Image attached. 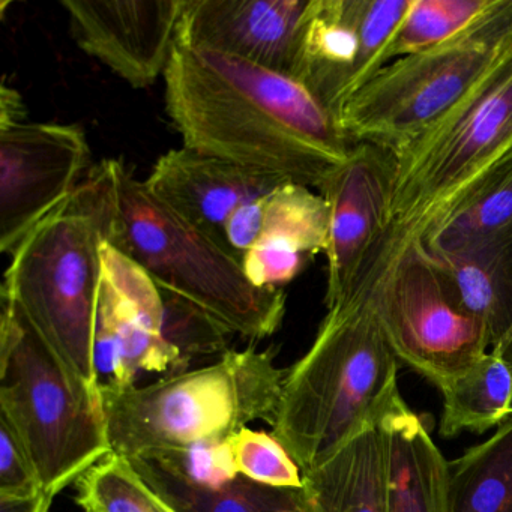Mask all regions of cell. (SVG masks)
<instances>
[{
  "label": "cell",
  "instance_id": "obj_1",
  "mask_svg": "<svg viewBox=\"0 0 512 512\" xmlns=\"http://www.w3.org/2000/svg\"><path fill=\"white\" fill-rule=\"evenodd\" d=\"M164 101L185 148L319 188L355 143L299 80L176 40Z\"/></svg>",
  "mask_w": 512,
  "mask_h": 512
},
{
  "label": "cell",
  "instance_id": "obj_2",
  "mask_svg": "<svg viewBox=\"0 0 512 512\" xmlns=\"http://www.w3.org/2000/svg\"><path fill=\"white\" fill-rule=\"evenodd\" d=\"M115 221L113 160H103L61 208L26 236L11 257L2 284V295L23 308L53 352L97 394L101 253L112 241Z\"/></svg>",
  "mask_w": 512,
  "mask_h": 512
},
{
  "label": "cell",
  "instance_id": "obj_3",
  "mask_svg": "<svg viewBox=\"0 0 512 512\" xmlns=\"http://www.w3.org/2000/svg\"><path fill=\"white\" fill-rule=\"evenodd\" d=\"M398 364L367 302L328 308L310 349L287 368L269 424L302 472L385 419L403 398Z\"/></svg>",
  "mask_w": 512,
  "mask_h": 512
},
{
  "label": "cell",
  "instance_id": "obj_4",
  "mask_svg": "<svg viewBox=\"0 0 512 512\" xmlns=\"http://www.w3.org/2000/svg\"><path fill=\"white\" fill-rule=\"evenodd\" d=\"M286 371L275 365L274 350L248 346L142 388L101 386L112 451L160 457L227 442L251 422L271 424Z\"/></svg>",
  "mask_w": 512,
  "mask_h": 512
},
{
  "label": "cell",
  "instance_id": "obj_5",
  "mask_svg": "<svg viewBox=\"0 0 512 512\" xmlns=\"http://www.w3.org/2000/svg\"><path fill=\"white\" fill-rule=\"evenodd\" d=\"M512 151V49L445 118L395 155L388 226L352 298L367 295L454 200Z\"/></svg>",
  "mask_w": 512,
  "mask_h": 512
},
{
  "label": "cell",
  "instance_id": "obj_6",
  "mask_svg": "<svg viewBox=\"0 0 512 512\" xmlns=\"http://www.w3.org/2000/svg\"><path fill=\"white\" fill-rule=\"evenodd\" d=\"M0 419L25 446L44 493L56 497L112 454L101 394L74 374L2 295Z\"/></svg>",
  "mask_w": 512,
  "mask_h": 512
},
{
  "label": "cell",
  "instance_id": "obj_7",
  "mask_svg": "<svg viewBox=\"0 0 512 512\" xmlns=\"http://www.w3.org/2000/svg\"><path fill=\"white\" fill-rule=\"evenodd\" d=\"M116 221L112 241L158 284L199 304L233 334L263 340L280 329L286 293L259 287L242 263L161 202L145 181L113 160Z\"/></svg>",
  "mask_w": 512,
  "mask_h": 512
},
{
  "label": "cell",
  "instance_id": "obj_8",
  "mask_svg": "<svg viewBox=\"0 0 512 512\" xmlns=\"http://www.w3.org/2000/svg\"><path fill=\"white\" fill-rule=\"evenodd\" d=\"M511 49L512 0H494L454 40L380 70L344 104L341 128L353 143L401 154L478 88Z\"/></svg>",
  "mask_w": 512,
  "mask_h": 512
},
{
  "label": "cell",
  "instance_id": "obj_9",
  "mask_svg": "<svg viewBox=\"0 0 512 512\" xmlns=\"http://www.w3.org/2000/svg\"><path fill=\"white\" fill-rule=\"evenodd\" d=\"M353 299L367 302L398 361L437 388L490 352L487 332L461 310L421 245L407 248L367 295Z\"/></svg>",
  "mask_w": 512,
  "mask_h": 512
},
{
  "label": "cell",
  "instance_id": "obj_10",
  "mask_svg": "<svg viewBox=\"0 0 512 512\" xmlns=\"http://www.w3.org/2000/svg\"><path fill=\"white\" fill-rule=\"evenodd\" d=\"M412 0H311L296 80L340 115L344 104L389 64Z\"/></svg>",
  "mask_w": 512,
  "mask_h": 512
},
{
  "label": "cell",
  "instance_id": "obj_11",
  "mask_svg": "<svg viewBox=\"0 0 512 512\" xmlns=\"http://www.w3.org/2000/svg\"><path fill=\"white\" fill-rule=\"evenodd\" d=\"M91 149L79 125H0V251L16 253L26 236L80 185Z\"/></svg>",
  "mask_w": 512,
  "mask_h": 512
},
{
  "label": "cell",
  "instance_id": "obj_12",
  "mask_svg": "<svg viewBox=\"0 0 512 512\" xmlns=\"http://www.w3.org/2000/svg\"><path fill=\"white\" fill-rule=\"evenodd\" d=\"M103 275L95 325V362L101 386H136L140 371L176 370V353L163 338V304L155 281L115 245H103Z\"/></svg>",
  "mask_w": 512,
  "mask_h": 512
},
{
  "label": "cell",
  "instance_id": "obj_13",
  "mask_svg": "<svg viewBox=\"0 0 512 512\" xmlns=\"http://www.w3.org/2000/svg\"><path fill=\"white\" fill-rule=\"evenodd\" d=\"M397 160L392 152L355 143L317 190L329 206L326 308L352 298L388 226Z\"/></svg>",
  "mask_w": 512,
  "mask_h": 512
},
{
  "label": "cell",
  "instance_id": "obj_14",
  "mask_svg": "<svg viewBox=\"0 0 512 512\" xmlns=\"http://www.w3.org/2000/svg\"><path fill=\"white\" fill-rule=\"evenodd\" d=\"M77 46L134 89L164 77L184 0H62Z\"/></svg>",
  "mask_w": 512,
  "mask_h": 512
},
{
  "label": "cell",
  "instance_id": "obj_15",
  "mask_svg": "<svg viewBox=\"0 0 512 512\" xmlns=\"http://www.w3.org/2000/svg\"><path fill=\"white\" fill-rule=\"evenodd\" d=\"M311 0H184L176 40L296 79Z\"/></svg>",
  "mask_w": 512,
  "mask_h": 512
},
{
  "label": "cell",
  "instance_id": "obj_16",
  "mask_svg": "<svg viewBox=\"0 0 512 512\" xmlns=\"http://www.w3.org/2000/svg\"><path fill=\"white\" fill-rule=\"evenodd\" d=\"M287 182L283 176L248 169L184 146L164 154L145 184L161 202L226 248L224 230L233 212Z\"/></svg>",
  "mask_w": 512,
  "mask_h": 512
},
{
  "label": "cell",
  "instance_id": "obj_17",
  "mask_svg": "<svg viewBox=\"0 0 512 512\" xmlns=\"http://www.w3.org/2000/svg\"><path fill=\"white\" fill-rule=\"evenodd\" d=\"M299 512H389V439L385 422L356 434L302 472Z\"/></svg>",
  "mask_w": 512,
  "mask_h": 512
},
{
  "label": "cell",
  "instance_id": "obj_18",
  "mask_svg": "<svg viewBox=\"0 0 512 512\" xmlns=\"http://www.w3.org/2000/svg\"><path fill=\"white\" fill-rule=\"evenodd\" d=\"M433 259L455 302L487 332L490 352L512 362V229Z\"/></svg>",
  "mask_w": 512,
  "mask_h": 512
},
{
  "label": "cell",
  "instance_id": "obj_19",
  "mask_svg": "<svg viewBox=\"0 0 512 512\" xmlns=\"http://www.w3.org/2000/svg\"><path fill=\"white\" fill-rule=\"evenodd\" d=\"M383 422L389 439V512H446L448 461L422 419L400 398Z\"/></svg>",
  "mask_w": 512,
  "mask_h": 512
},
{
  "label": "cell",
  "instance_id": "obj_20",
  "mask_svg": "<svg viewBox=\"0 0 512 512\" xmlns=\"http://www.w3.org/2000/svg\"><path fill=\"white\" fill-rule=\"evenodd\" d=\"M128 460L173 512H299V490L266 487L244 476L226 484H203L161 458Z\"/></svg>",
  "mask_w": 512,
  "mask_h": 512
},
{
  "label": "cell",
  "instance_id": "obj_21",
  "mask_svg": "<svg viewBox=\"0 0 512 512\" xmlns=\"http://www.w3.org/2000/svg\"><path fill=\"white\" fill-rule=\"evenodd\" d=\"M512 229V151L469 185L422 239L431 257L448 256Z\"/></svg>",
  "mask_w": 512,
  "mask_h": 512
},
{
  "label": "cell",
  "instance_id": "obj_22",
  "mask_svg": "<svg viewBox=\"0 0 512 512\" xmlns=\"http://www.w3.org/2000/svg\"><path fill=\"white\" fill-rule=\"evenodd\" d=\"M443 410L440 436L485 433L512 416V362L488 352L472 367L439 386Z\"/></svg>",
  "mask_w": 512,
  "mask_h": 512
},
{
  "label": "cell",
  "instance_id": "obj_23",
  "mask_svg": "<svg viewBox=\"0 0 512 512\" xmlns=\"http://www.w3.org/2000/svg\"><path fill=\"white\" fill-rule=\"evenodd\" d=\"M446 512H512V416L446 466Z\"/></svg>",
  "mask_w": 512,
  "mask_h": 512
},
{
  "label": "cell",
  "instance_id": "obj_24",
  "mask_svg": "<svg viewBox=\"0 0 512 512\" xmlns=\"http://www.w3.org/2000/svg\"><path fill=\"white\" fill-rule=\"evenodd\" d=\"M329 241V206L310 187L287 182L265 197L263 226L256 245L307 257L325 253Z\"/></svg>",
  "mask_w": 512,
  "mask_h": 512
},
{
  "label": "cell",
  "instance_id": "obj_25",
  "mask_svg": "<svg viewBox=\"0 0 512 512\" xmlns=\"http://www.w3.org/2000/svg\"><path fill=\"white\" fill-rule=\"evenodd\" d=\"M493 4L494 0H412L392 40L389 64L454 40Z\"/></svg>",
  "mask_w": 512,
  "mask_h": 512
},
{
  "label": "cell",
  "instance_id": "obj_26",
  "mask_svg": "<svg viewBox=\"0 0 512 512\" xmlns=\"http://www.w3.org/2000/svg\"><path fill=\"white\" fill-rule=\"evenodd\" d=\"M77 505L83 512H173L140 478L124 455L98 461L76 481Z\"/></svg>",
  "mask_w": 512,
  "mask_h": 512
},
{
  "label": "cell",
  "instance_id": "obj_27",
  "mask_svg": "<svg viewBox=\"0 0 512 512\" xmlns=\"http://www.w3.org/2000/svg\"><path fill=\"white\" fill-rule=\"evenodd\" d=\"M157 287L163 304V338L176 353L175 374L185 373L191 362L203 356L229 352L233 332L227 326L191 299Z\"/></svg>",
  "mask_w": 512,
  "mask_h": 512
},
{
  "label": "cell",
  "instance_id": "obj_28",
  "mask_svg": "<svg viewBox=\"0 0 512 512\" xmlns=\"http://www.w3.org/2000/svg\"><path fill=\"white\" fill-rule=\"evenodd\" d=\"M226 443L239 476L266 487H302V470L274 434L247 427Z\"/></svg>",
  "mask_w": 512,
  "mask_h": 512
},
{
  "label": "cell",
  "instance_id": "obj_29",
  "mask_svg": "<svg viewBox=\"0 0 512 512\" xmlns=\"http://www.w3.org/2000/svg\"><path fill=\"white\" fill-rule=\"evenodd\" d=\"M34 464L13 428L0 419V494L34 496L41 493Z\"/></svg>",
  "mask_w": 512,
  "mask_h": 512
},
{
  "label": "cell",
  "instance_id": "obj_30",
  "mask_svg": "<svg viewBox=\"0 0 512 512\" xmlns=\"http://www.w3.org/2000/svg\"><path fill=\"white\" fill-rule=\"evenodd\" d=\"M155 458L167 461L194 481L203 484H226L239 476L226 442L194 446L187 451L172 452Z\"/></svg>",
  "mask_w": 512,
  "mask_h": 512
},
{
  "label": "cell",
  "instance_id": "obj_31",
  "mask_svg": "<svg viewBox=\"0 0 512 512\" xmlns=\"http://www.w3.org/2000/svg\"><path fill=\"white\" fill-rule=\"evenodd\" d=\"M310 257L289 253L266 245H254L244 259L242 268L251 283L259 287L280 289L301 274Z\"/></svg>",
  "mask_w": 512,
  "mask_h": 512
},
{
  "label": "cell",
  "instance_id": "obj_32",
  "mask_svg": "<svg viewBox=\"0 0 512 512\" xmlns=\"http://www.w3.org/2000/svg\"><path fill=\"white\" fill-rule=\"evenodd\" d=\"M265 197L245 203L227 221L224 245L241 263L245 254L257 244L262 233Z\"/></svg>",
  "mask_w": 512,
  "mask_h": 512
},
{
  "label": "cell",
  "instance_id": "obj_33",
  "mask_svg": "<svg viewBox=\"0 0 512 512\" xmlns=\"http://www.w3.org/2000/svg\"><path fill=\"white\" fill-rule=\"evenodd\" d=\"M55 497L41 493L34 496L0 494V512H49Z\"/></svg>",
  "mask_w": 512,
  "mask_h": 512
},
{
  "label": "cell",
  "instance_id": "obj_34",
  "mask_svg": "<svg viewBox=\"0 0 512 512\" xmlns=\"http://www.w3.org/2000/svg\"><path fill=\"white\" fill-rule=\"evenodd\" d=\"M26 121L25 103L22 95L7 83H2L0 91V125L17 124Z\"/></svg>",
  "mask_w": 512,
  "mask_h": 512
}]
</instances>
